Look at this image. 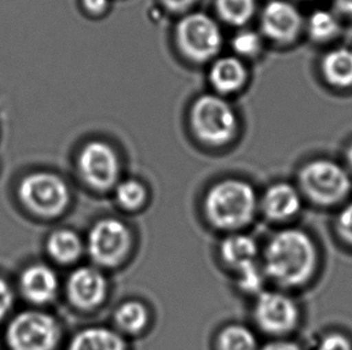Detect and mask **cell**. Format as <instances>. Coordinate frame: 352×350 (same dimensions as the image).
Masks as SVG:
<instances>
[{"instance_id": "1", "label": "cell", "mask_w": 352, "mask_h": 350, "mask_svg": "<svg viewBox=\"0 0 352 350\" xmlns=\"http://www.w3.org/2000/svg\"><path fill=\"white\" fill-rule=\"evenodd\" d=\"M318 248L307 233L289 228L270 239L263 255V271L281 287L307 283L318 266Z\"/></svg>"}, {"instance_id": "2", "label": "cell", "mask_w": 352, "mask_h": 350, "mask_svg": "<svg viewBox=\"0 0 352 350\" xmlns=\"http://www.w3.org/2000/svg\"><path fill=\"white\" fill-rule=\"evenodd\" d=\"M204 208L207 220L214 227L236 231L252 222L256 213V194L244 180H220L208 189Z\"/></svg>"}, {"instance_id": "3", "label": "cell", "mask_w": 352, "mask_h": 350, "mask_svg": "<svg viewBox=\"0 0 352 350\" xmlns=\"http://www.w3.org/2000/svg\"><path fill=\"white\" fill-rule=\"evenodd\" d=\"M189 126L194 137L207 147L220 148L234 142L239 121L234 107L224 96H197L189 109Z\"/></svg>"}, {"instance_id": "4", "label": "cell", "mask_w": 352, "mask_h": 350, "mask_svg": "<svg viewBox=\"0 0 352 350\" xmlns=\"http://www.w3.org/2000/svg\"><path fill=\"white\" fill-rule=\"evenodd\" d=\"M173 38L182 57L196 65L213 62L224 43L219 23L205 12L183 14L176 23Z\"/></svg>"}, {"instance_id": "5", "label": "cell", "mask_w": 352, "mask_h": 350, "mask_svg": "<svg viewBox=\"0 0 352 350\" xmlns=\"http://www.w3.org/2000/svg\"><path fill=\"white\" fill-rule=\"evenodd\" d=\"M300 192L320 207L343 202L351 191L350 175L345 168L329 159L307 162L298 173Z\"/></svg>"}, {"instance_id": "6", "label": "cell", "mask_w": 352, "mask_h": 350, "mask_svg": "<svg viewBox=\"0 0 352 350\" xmlns=\"http://www.w3.org/2000/svg\"><path fill=\"white\" fill-rule=\"evenodd\" d=\"M19 196L24 207L43 218H57L70 203V191L59 175L34 172L21 181Z\"/></svg>"}, {"instance_id": "7", "label": "cell", "mask_w": 352, "mask_h": 350, "mask_svg": "<svg viewBox=\"0 0 352 350\" xmlns=\"http://www.w3.org/2000/svg\"><path fill=\"white\" fill-rule=\"evenodd\" d=\"M77 172L83 183L96 191H109L120 179V159L110 143L93 139L77 155Z\"/></svg>"}, {"instance_id": "8", "label": "cell", "mask_w": 352, "mask_h": 350, "mask_svg": "<svg viewBox=\"0 0 352 350\" xmlns=\"http://www.w3.org/2000/svg\"><path fill=\"white\" fill-rule=\"evenodd\" d=\"M6 338L11 350H54L60 327L47 313L27 311L10 323Z\"/></svg>"}, {"instance_id": "9", "label": "cell", "mask_w": 352, "mask_h": 350, "mask_svg": "<svg viewBox=\"0 0 352 350\" xmlns=\"http://www.w3.org/2000/svg\"><path fill=\"white\" fill-rule=\"evenodd\" d=\"M87 248L98 266L116 268L129 255L131 234L128 227L117 218H102L91 227Z\"/></svg>"}, {"instance_id": "10", "label": "cell", "mask_w": 352, "mask_h": 350, "mask_svg": "<svg viewBox=\"0 0 352 350\" xmlns=\"http://www.w3.org/2000/svg\"><path fill=\"white\" fill-rule=\"evenodd\" d=\"M305 25V19L300 10L287 0L268 1L260 16L262 36L278 46L295 43Z\"/></svg>"}, {"instance_id": "11", "label": "cell", "mask_w": 352, "mask_h": 350, "mask_svg": "<svg viewBox=\"0 0 352 350\" xmlns=\"http://www.w3.org/2000/svg\"><path fill=\"white\" fill-rule=\"evenodd\" d=\"M254 319L262 331L270 335H285L295 329L300 310L285 294L261 292L254 305Z\"/></svg>"}, {"instance_id": "12", "label": "cell", "mask_w": 352, "mask_h": 350, "mask_svg": "<svg viewBox=\"0 0 352 350\" xmlns=\"http://www.w3.org/2000/svg\"><path fill=\"white\" fill-rule=\"evenodd\" d=\"M109 283L105 275L94 266H82L67 279V298L76 307L91 310L105 300Z\"/></svg>"}, {"instance_id": "13", "label": "cell", "mask_w": 352, "mask_h": 350, "mask_svg": "<svg viewBox=\"0 0 352 350\" xmlns=\"http://www.w3.org/2000/svg\"><path fill=\"white\" fill-rule=\"evenodd\" d=\"M248 67L237 56L217 57L210 62L208 81L215 94H237L247 84Z\"/></svg>"}, {"instance_id": "14", "label": "cell", "mask_w": 352, "mask_h": 350, "mask_svg": "<svg viewBox=\"0 0 352 350\" xmlns=\"http://www.w3.org/2000/svg\"><path fill=\"white\" fill-rule=\"evenodd\" d=\"M262 211L272 221L295 218L302 208L300 192L287 183H276L266 189L261 199Z\"/></svg>"}, {"instance_id": "15", "label": "cell", "mask_w": 352, "mask_h": 350, "mask_svg": "<svg viewBox=\"0 0 352 350\" xmlns=\"http://www.w3.org/2000/svg\"><path fill=\"white\" fill-rule=\"evenodd\" d=\"M58 277L47 265L36 264L24 270L21 289L24 296L34 303H47L57 295Z\"/></svg>"}, {"instance_id": "16", "label": "cell", "mask_w": 352, "mask_h": 350, "mask_svg": "<svg viewBox=\"0 0 352 350\" xmlns=\"http://www.w3.org/2000/svg\"><path fill=\"white\" fill-rule=\"evenodd\" d=\"M321 75L329 86L338 89L352 86V49L346 46L334 47L324 53L320 64Z\"/></svg>"}, {"instance_id": "17", "label": "cell", "mask_w": 352, "mask_h": 350, "mask_svg": "<svg viewBox=\"0 0 352 350\" xmlns=\"http://www.w3.org/2000/svg\"><path fill=\"white\" fill-rule=\"evenodd\" d=\"M69 350H126L118 332L102 327H88L72 338Z\"/></svg>"}, {"instance_id": "18", "label": "cell", "mask_w": 352, "mask_h": 350, "mask_svg": "<svg viewBox=\"0 0 352 350\" xmlns=\"http://www.w3.org/2000/svg\"><path fill=\"white\" fill-rule=\"evenodd\" d=\"M220 255L226 264L234 270L255 261L257 244L252 237L245 234H234L226 237L221 246Z\"/></svg>"}, {"instance_id": "19", "label": "cell", "mask_w": 352, "mask_h": 350, "mask_svg": "<svg viewBox=\"0 0 352 350\" xmlns=\"http://www.w3.org/2000/svg\"><path fill=\"white\" fill-rule=\"evenodd\" d=\"M48 253L54 261L62 264L76 261L83 252V244L76 233L60 229L53 233L47 242Z\"/></svg>"}, {"instance_id": "20", "label": "cell", "mask_w": 352, "mask_h": 350, "mask_svg": "<svg viewBox=\"0 0 352 350\" xmlns=\"http://www.w3.org/2000/svg\"><path fill=\"white\" fill-rule=\"evenodd\" d=\"M214 9L221 22L242 28L256 14V0H214Z\"/></svg>"}, {"instance_id": "21", "label": "cell", "mask_w": 352, "mask_h": 350, "mask_svg": "<svg viewBox=\"0 0 352 350\" xmlns=\"http://www.w3.org/2000/svg\"><path fill=\"white\" fill-rule=\"evenodd\" d=\"M305 28L309 38L318 43H329L338 36L340 22L337 14L329 10H315L309 14Z\"/></svg>"}, {"instance_id": "22", "label": "cell", "mask_w": 352, "mask_h": 350, "mask_svg": "<svg viewBox=\"0 0 352 350\" xmlns=\"http://www.w3.org/2000/svg\"><path fill=\"white\" fill-rule=\"evenodd\" d=\"M149 312L142 303L126 301L122 303L115 313L116 325L120 331L136 335L142 332L148 325Z\"/></svg>"}, {"instance_id": "23", "label": "cell", "mask_w": 352, "mask_h": 350, "mask_svg": "<svg viewBox=\"0 0 352 350\" xmlns=\"http://www.w3.org/2000/svg\"><path fill=\"white\" fill-rule=\"evenodd\" d=\"M218 350H258L255 334L244 325H230L218 336Z\"/></svg>"}, {"instance_id": "24", "label": "cell", "mask_w": 352, "mask_h": 350, "mask_svg": "<svg viewBox=\"0 0 352 350\" xmlns=\"http://www.w3.org/2000/svg\"><path fill=\"white\" fill-rule=\"evenodd\" d=\"M116 202L120 208L128 211H135L142 208L147 200L146 186L136 179L119 181L115 187Z\"/></svg>"}, {"instance_id": "25", "label": "cell", "mask_w": 352, "mask_h": 350, "mask_svg": "<svg viewBox=\"0 0 352 350\" xmlns=\"http://www.w3.org/2000/svg\"><path fill=\"white\" fill-rule=\"evenodd\" d=\"M231 48L234 52V56L241 59L256 58L263 49V36L254 30L243 29L231 40Z\"/></svg>"}, {"instance_id": "26", "label": "cell", "mask_w": 352, "mask_h": 350, "mask_svg": "<svg viewBox=\"0 0 352 350\" xmlns=\"http://www.w3.org/2000/svg\"><path fill=\"white\" fill-rule=\"evenodd\" d=\"M237 271V284L241 290L248 294H257L263 292L262 287L265 283L266 274L263 269L252 261L250 264L244 265L242 268L236 270Z\"/></svg>"}, {"instance_id": "27", "label": "cell", "mask_w": 352, "mask_h": 350, "mask_svg": "<svg viewBox=\"0 0 352 350\" xmlns=\"http://www.w3.org/2000/svg\"><path fill=\"white\" fill-rule=\"evenodd\" d=\"M336 228L340 239L352 247V202L339 213Z\"/></svg>"}, {"instance_id": "28", "label": "cell", "mask_w": 352, "mask_h": 350, "mask_svg": "<svg viewBox=\"0 0 352 350\" xmlns=\"http://www.w3.org/2000/svg\"><path fill=\"white\" fill-rule=\"evenodd\" d=\"M316 350H352V343L342 332H329L321 338Z\"/></svg>"}, {"instance_id": "29", "label": "cell", "mask_w": 352, "mask_h": 350, "mask_svg": "<svg viewBox=\"0 0 352 350\" xmlns=\"http://www.w3.org/2000/svg\"><path fill=\"white\" fill-rule=\"evenodd\" d=\"M14 303V293L9 284L4 279H0V322L9 313Z\"/></svg>"}, {"instance_id": "30", "label": "cell", "mask_w": 352, "mask_h": 350, "mask_svg": "<svg viewBox=\"0 0 352 350\" xmlns=\"http://www.w3.org/2000/svg\"><path fill=\"white\" fill-rule=\"evenodd\" d=\"M197 0H160L162 6L171 14H186L190 11Z\"/></svg>"}, {"instance_id": "31", "label": "cell", "mask_w": 352, "mask_h": 350, "mask_svg": "<svg viewBox=\"0 0 352 350\" xmlns=\"http://www.w3.org/2000/svg\"><path fill=\"white\" fill-rule=\"evenodd\" d=\"M82 8L87 14L99 17L105 14L110 6V0H81Z\"/></svg>"}, {"instance_id": "32", "label": "cell", "mask_w": 352, "mask_h": 350, "mask_svg": "<svg viewBox=\"0 0 352 350\" xmlns=\"http://www.w3.org/2000/svg\"><path fill=\"white\" fill-rule=\"evenodd\" d=\"M258 350H303L295 342L290 341H273L267 343Z\"/></svg>"}, {"instance_id": "33", "label": "cell", "mask_w": 352, "mask_h": 350, "mask_svg": "<svg viewBox=\"0 0 352 350\" xmlns=\"http://www.w3.org/2000/svg\"><path fill=\"white\" fill-rule=\"evenodd\" d=\"M333 6L339 14L352 19V0H333Z\"/></svg>"}, {"instance_id": "34", "label": "cell", "mask_w": 352, "mask_h": 350, "mask_svg": "<svg viewBox=\"0 0 352 350\" xmlns=\"http://www.w3.org/2000/svg\"><path fill=\"white\" fill-rule=\"evenodd\" d=\"M345 160H346L349 168L352 171V143L348 148H346V152H345Z\"/></svg>"}]
</instances>
